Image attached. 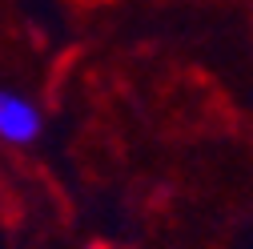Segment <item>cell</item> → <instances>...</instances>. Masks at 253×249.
<instances>
[{
  "mask_svg": "<svg viewBox=\"0 0 253 249\" xmlns=\"http://www.w3.org/2000/svg\"><path fill=\"white\" fill-rule=\"evenodd\" d=\"M44 129L41 109L12 88H0V141L8 145H33Z\"/></svg>",
  "mask_w": 253,
  "mask_h": 249,
  "instance_id": "1",
  "label": "cell"
}]
</instances>
